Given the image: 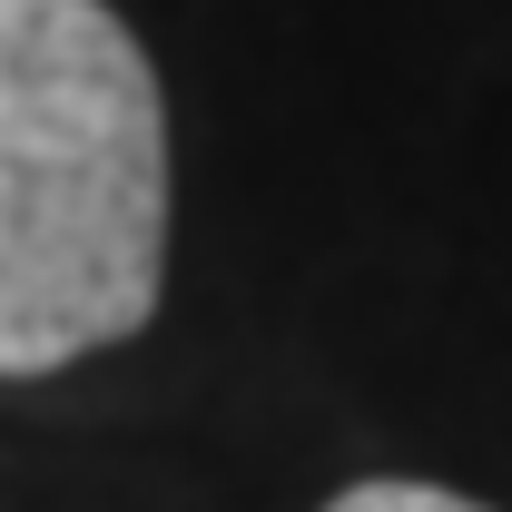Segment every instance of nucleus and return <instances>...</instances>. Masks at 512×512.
Instances as JSON below:
<instances>
[{
    "mask_svg": "<svg viewBox=\"0 0 512 512\" xmlns=\"http://www.w3.org/2000/svg\"><path fill=\"white\" fill-rule=\"evenodd\" d=\"M168 89L109 0H0V375H60L158 316Z\"/></svg>",
    "mask_w": 512,
    "mask_h": 512,
    "instance_id": "nucleus-1",
    "label": "nucleus"
},
{
    "mask_svg": "<svg viewBox=\"0 0 512 512\" xmlns=\"http://www.w3.org/2000/svg\"><path fill=\"white\" fill-rule=\"evenodd\" d=\"M325 512H483L463 503V493H444V483H404V473H375V483H345Z\"/></svg>",
    "mask_w": 512,
    "mask_h": 512,
    "instance_id": "nucleus-2",
    "label": "nucleus"
}]
</instances>
